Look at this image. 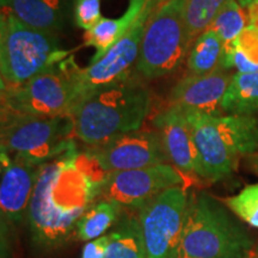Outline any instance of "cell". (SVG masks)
Listing matches in <instances>:
<instances>
[{
    "instance_id": "83f0119b",
    "label": "cell",
    "mask_w": 258,
    "mask_h": 258,
    "mask_svg": "<svg viewBox=\"0 0 258 258\" xmlns=\"http://www.w3.org/2000/svg\"><path fill=\"white\" fill-rule=\"evenodd\" d=\"M243 6L249 18V27L258 31V0H238Z\"/></svg>"
},
{
    "instance_id": "cb8c5ba5",
    "label": "cell",
    "mask_w": 258,
    "mask_h": 258,
    "mask_svg": "<svg viewBox=\"0 0 258 258\" xmlns=\"http://www.w3.org/2000/svg\"><path fill=\"white\" fill-rule=\"evenodd\" d=\"M228 0H185L184 19L190 43L195 42Z\"/></svg>"
},
{
    "instance_id": "d4e9b609",
    "label": "cell",
    "mask_w": 258,
    "mask_h": 258,
    "mask_svg": "<svg viewBox=\"0 0 258 258\" xmlns=\"http://www.w3.org/2000/svg\"><path fill=\"white\" fill-rule=\"evenodd\" d=\"M222 202L240 220L258 228V183L246 185L237 195L230 196Z\"/></svg>"
},
{
    "instance_id": "ffe728a7",
    "label": "cell",
    "mask_w": 258,
    "mask_h": 258,
    "mask_svg": "<svg viewBox=\"0 0 258 258\" xmlns=\"http://www.w3.org/2000/svg\"><path fill=\"white\" fill-rule=\"evenodd\" d=\"M226 115H252L258 111V72L232 76L222 99Z\"/></svg>"
},
{
    "instance_id": "f546056e",
    "label": "cell",
    "mask_w": 258,
    "mask_h": 258,
    "mask_svg": "<svg viewBox=\"0 0 258 258\" xmlns=\"http://www.w3.org/2000/svg\"><path fill=\"white\" fill-rule=\"evenodd\" d=\"M251 163H252V166L256 172L258 173V156H254L251 158Z\"/></svg>"
},
{
    "instance_id": "7a4b0ae2",
    "label": "cell",
    "mask_w": 258,
    "mask_h": 258,
    "mask_svg": "<svg viewBox=\"0 0 258 258\" xmlns=\"http://www.w3.org/2000/svg\"><path fill=\"white\" fill-rule=\"evenodd\" d=\"M151 108L146 86L129 78L96 89L73 106V135L91 147L139 131Z\"/></svg>"
},
{
    "instance_id": "484cf974",
    "label": "cell",
    "mask_w": 258,
    "mask_h": 258,
    "mask_svg": "<svg viewBox=\"0 0 258 258\" xmlns=\"http://www.w3.org/2000/svg\"><path fill=\"white\" fill-rule=\"evenodd\" d=\"M103 17L101 0H74V23L84 30H90Z\"/></svg>"
},
{
    "instance_id": "44dd1931",
    "label": "cell",
    "mask_w": 258,
    "mask_h": 258,
    "mask_svg": "<svg viewBox=\"0 0 258 258\" xmlns=\"http://www.w3.org/2000/svg\"><path fill=\"white\" fill-rule=\"evenodd\" d=\"M122 208L117 203L101 200L92 203L76 226V235L82 241H91L103 237L109 228L114 227L122 217Z\"/></svg>"
},
{
    "instance_id": "603a6c76",
    "label": "cell",
    "mask_w": 258,
    "mask_h": 258,
    "mask_svg": "<svg viewBox=\"0 0 258 258\" xmlns=\"http://www.w3.org/2000/svg\"><path fill=\"white\" fill-rule=\"evenodd\" d=\"M247 27L249 18L245 9L238 0H228L213 19L209 28L217 32L225 47H227L237 40Z\"/></svg>"
},
{
    "instance_id": "30bf717a",
    "label": "cell",
    "mask_w": 258,
    "mask_h": 258,
    "mask_svg": "<svg viewBox=\"0 0 258 258\" xmlns=\"http://www.w3.org/2000/svg\"><path fill=\"white\" fill-rule=\"evenodd\" d=\"M184 185V179L171 164H161L138 170L115 171L106 175L99 198L139 211L160 192Z\"/></svg>"
},
{
    "instance_id": "6da1fadb",
    "label": "cell",
    "mask_w": 258,
    "mask_h": 258,
    "mask_svg": "<svg viewBox=\"0 0 258 258\" xmlns=\"http://www.w3.org/2000/svg\"><path fill=\"white\" fill-rule=\"evenodd\" d=\"M101 186L80 166L74 147L43 164L27 215L34 244L41 249L63 244L99 198Z\"/></svg>"
},
{
    "instance_id": "2e32d148",
    "label": "cell",
    "mask_w": 258,
    "mask_h": 258,
    "mask_svg": "<svg viewBox=\"0 0 258 258\" xmlns=\"http://www.w3.org/2000/svg\"><path fill=\"white\" fill-rule=\"evenodd\" d=\"M2 12H9L29 27L56 35L64 24L67 0H2Z\"/></svg>"
},
{
    "instance_id": "d6986e66",
    "label": "cell",
    "mask_w": 258,
    "mask_h": 258,
    "mask_svg": "<svg viewBox=\"0 0 258 258\" xmlns=\"http://www.w3.org/2000/svg\"><path fill=\"white\" fill-rule=\"evenodd\" d=\"M225 44L217 32L208 28L196 38L190 47L186 64L189 74L207 76L222 70Z\"/></svg>"
},
{
    "instance_id": "9a60e30c",
    "label": "cell",
    "mask_w": 258,
    "mask_h": 258,
    "mask_svg": "<svg viewBox=\"0 0 258 258\" xmlns=\"http://www.w3.org/2000/svg\"><path fill=\"white\" fill-rule=\"evenodd\" d=\"M231 79L232 76L224 71L207 76L188 74L171 90L169 106L184 112L221 116L222 99Z\"/></svg>"
},
{
    "instance_id": "8992f818",
    "label": "cell",
    "mask_w": 258,
    "mask_h": 258,
    "mask_svg": "<svg viewBox=\"0 0 258 258\" xmlns=\"http://www.w3.org/2000/svg\"><path fill=\"white\" fill-rule=\"evenodd\" d=\"M80 67L67 57L22 85L2 89V114L21 116L70 115L78 102Z\"/></svg>"
},
{
    "instance_id": "5bb4252c",
    "label": "cell",
    "mask_w": 258,
    "mask_h": 258,
    "mask_svg": "<svg viewBox=\"0 0 258 258\" xmlns=\"http://www.w3.org/2000/svg\"><path fill=\"white\" fill-rule=\"evenodd\" d=\"M0 212L3 221L19 225L28 215L32 192L42 165L9 156L2 151Z\"/></svg>"
},
{
    "instance_id": "9c48e42d",
    "label": "cell",
    "mask_w": 258,
    "mask_h": 258,
    "mask_svg": "<svg viewBox=\"0 0 258 258\" xmlns=\"http://www.w3.org/2000/svg\"><path fill=\"white\" fill-rule=\"evenodd\" d=\"M189 195L184 185L160 192L138 211L147 258H169L184 224Z\"/></svg>"
},
{
    "instance_id": "7402d4cb",
    "label": "cell",
    "mask_w": 258,
    "mask_h": 258,
    "mask_svg": "<svg viewBox=\"0 0 258 258\" xmlns=\"http://www.w3.org/2000/svg\"><path fill=\"white\" fill-rule=\"evenodd\" d=\"M237 70L238 73L258 72V31L247 27L243 34L225 47L222 70Z\"/></svg>"
},
{
    "instance_id": "7c38bea8",
    "label": "cell",
    "mask_w": 258,
    "mask_h": 258,
    "mask_svg": "<svg viewBox=\"0 0 258 258\" xmlns=\"http://www.w3.org/2000/svg\"><path fill=\"white\" fill-rule=\"evenodd\" d=\"M89 153L105 172L138 170L170 164L157 131H134L120 135Z\"/></svg>"
},
{
    "instance_id": "ac0fdd59",
    "label": "cell",
    "mask_w": 258,
    "mask_h": 258,
    "mask_svg": "<svg viewBox=\"0 0 258 258\" xmlns=\"http://www.w3.org/2000/svg\"><path fill=\"white\" fill-rule=\"evenodd\" d=\"M109 235L105 258H147L138 213H125Z\"/></svg>"
},
{
    "instance_id": "4316f807",
    "label": "cell",
    "mask_w": 258,
    "mask_h": 258,
    "mask_svg": "<svg viewBox=\"0 0 258 258\" xmlns=\"http://www.w3.org/2000/svg\"><path fill=\"white\" fill-rule=\"evenodd\" d=\"M109 241V235H103L95 240L88 241L83 249L82 258H105Z\"/></svg>"
},
{
    "instance_id": "ba28073f",
    "label": "cell",
    "mask_w": 258,
    "mask_h": 258,
    "mask_svg": "<svg viewBox=\"0 0 258 258\" xmlns=\"http://www.w3.org/2000/svg\"><path fill=\"white\" fill-rule=\"evenodd\" d=\"M71 115L40 117L2 114V151L9 156L43 165L74 147Z\"/></svg>"
},
{
    "instance_id": "e0dca14e",
    "label": "cell",
    "mask_w": 258,
    "mask_h": 258,
    "mask_svg": "<svg viewBox=\"0 0 258 258\" xmlns=\"http://www.w3.org/2000/svg\"><path fill=\"white\" fill-rule=\"evenodd\" d=\"M145 5L146 0H129L128 8L120 18L102 17L90 30L85 32L84 36L85 46L96 49L95 55L90 63L101 59L116 42L127 34V31L133 27V24L143 14Z\"/></svg>"
},
{
    "instance_id": "5b68a950",
    "label": "cell",
    "mask_w": 258,
    "mask_h": 258,
    "mask_svg": "<svg viewBox=\"0 0 258 258\" xmlns=\"http://www.w3.org/2000/svg\"><path fill=\"white\" fill-rule=\"evenodd\" d=\"M55 34L22 23L9 12L0 21L2 89L22 85L38 73L66 59Z\"/></svg>"
},
{
    "instance_id": "f1b7e54d",
    "label": "cell",
    "mask_w": 258,
    "mask_h": 258,
    "mask_svg": "<svg viewBox=\"0 0 258 258\" xmlns=\"http://www.w3.org/2000/svg\"><path fill=\"white\" fill-rule=\"evenodd\" d=\"M166 2H169V0H146V8L154 11V10H157L160 5H163Z\"/></svg>"
},
{
    "instance_id": "52a82bcc",
    "label": "cell",
    "mask_w": 258,
    "mask_h": 258,
    "mask_svg": "<svg viewBox=\"0 0 258 258\" xmlns=\"http://www.w3.org/2000/svg\"><path fill=\"white\" fill-rule=\"evenodd\" d=\"M185 0H169L148 18L141 41L137 71L146 79L173 73L189 54L190 43L184 19Z\"/></svg>"
},
{
    "instance_id": "3957f363",
    "label": "cell",
    "mask_w": 258,
    "mask_h": 258,
    "mask_svg": "<svg viewBox=\"0 0 258 258\" xmlns=\"http://www.w3.org/2000/svg\"><path fill=\"white\" fill-rule=\"evenodd\" d=\"M254 246L224 202L199 191L189 195L184 224L169 258H250Z\"/></svg>"
},
{
    "instance_id": "4dcf8cb0",
    "label": "cell",
    "mask_w": 258,
    "mask_h": 258,
    "mask_svg": "<svg viewBox=\"0 0 258 258\" xmlns=\"http://www.w3.org/2000/svg\"><path fill=\"white\" fill-rule=\"evenodd\" d=\"M250 258H258V244L254 246V249L252 251V253H251Z\"/></svg>"
},
{
    "instance_id": "277c9868",
    "label": "cell",
    "mask_w": 258,
    "mask_h": 258,
    "mask_svg": "<svg viewBox=\"0 0 258 258\" xmlns=\"http://www.w3.org/2000/svg\"><path fill=\"white\" fill-rule=\"evenodd\" d=\"M185 114L198 148L201 180L215 183L227 178L240 157L258 150V120L253 116Z\"/></svg>"
},
{
    "instance_id": "8fae6325",
    "label": "cell",
    "mask_w": 258,
    "mask_h": 258,
    "mask_svg": "<svg viewBox=\"0 0 258 258\" xmlns=\"http://www.w3.org/2000/svg\"><path fill=\"white\" fill-rule=\"evenodd\" d=\"M152 12L145 5L143 14L123 37L116 42L101 59L90 63L85 69H80L78 101L93 90L129 78V71L138 62L145 28Z\"/></svg>"
},
{
    "instance_id": "4fadbf2b",
    "label": "cell",
    "mask_w": 258,
    "mask_h": 258,
    "mask_svg": "<svg viewBox=\"0 0 258 258\" xmlns=\"http://www.w3.org/2000/svg\"><path fill=\"white\" fill-rule=\"evenodd\" d=\"M160 134L169 163L184 179L185 188L201 180L199 177V154L194 141L191 124L184 111L167 106L153 121Z\"/></svg>"
}]
</instances>
